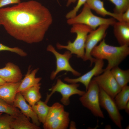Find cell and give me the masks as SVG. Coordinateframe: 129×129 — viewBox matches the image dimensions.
<instances>
[{
  "instance_id": "7a4b0ae2",
  "label": "cell",
  "mask_w": 129,
  "mask_h": 129,
  "mask_svg": "<svg viewBox=\"0 0 129 129\" xmlns=\"http://www.w3.org/2000/svg\"><path fill=\"white\" fill-rule=\"evenodd\" d=\"M129 54L128 46L110 45L106 43L104 39L94 47L91 53L96 59L107 60L108 64L105 69L110 70L118 66Z\"/></svg>"
},
{
  "instance_id": "836d02e7",
  "label": "cell",
  "mask_w": 129,
  "mask_h": 129,
  "mask_svg": "<svg viewBox=\"0 0 129 129\" xmlns=\"http://www.w3.org/2000/svg\"><path fill=\"white\" fill-rule=\"evenodd\" d=\"M68 1L66 5L67 6H68L72 3H74L77 0H67Z\"/></svg>"
},
{
  "instance_id": "6da1fadb",
  "label": "cell",
  "mask_w": 129,
  "mask_h": 129,
  "mask_svg": "<svg viewBox=\"0 0 129 129\" xmlns=\"http://www.w3.org/2000/svg\"><path fill=\"white\" fill-rule=\"evenodd\" d=\"M53 21L49 9L35 0L0 8V25L11 36L29 44L42 41Z\"/></svg>"
},
{
  "instance_id": "5bb4252c",
  "label": "cell",
  "mask_w": 129,
  "mask_h": 129,
  "mask_svg": "<svg viewBox=\"0 0 129 129\" xmlns=\"http://www.w3.org/2000/svg\"><path fill=\"white\" fill-rule=\"evenodd\" d=\"M114 36L120 46L129 45V22H116L113 26Z\"/></svg>"
},
{
  "instance_id": "e0dca14e",
  "label": "cell",
  "mask_w": 129,
  "mask_h": 129,
  "mask_svg": "<svg viewBox=\"0 0 129 129\" xmlns=\"http://www.w3.org/2000/svg\"><path fill=\"white\" fill-rule=\"evenodd\" d=\"M30 67V66L29 67L25 77L21 81L17 93L22 92L38 84L41 80V78L35 77L39 69H35L31 71Z\"/></svg>"
},
{
  "instance_id": "f1b7e54d",
  "label": "cell",
  "mask_w": 129,
  "mask_h": 129,
  "mask_svg": "<svg viewBox=\"0 0 129 129\" xmlns=\"http://www.w3.org/2000/svg\"><path fill=\"white\" fill-rule=\"evenodd\" d=\"M87 0H78L76 6L71 10L67 13L65 17L67 19L73 18L76 15L77 12L81 6L86 3Z\"/></svg>"
},
{
  "instance_id": "7c38bea8",
  "label": "cell",
  "mask_w": 129,
  "mask_h": 129,
  "mask_svg": "<svg viewBox=\"0 0 129 129\" xmlns=\"http://www.w3.org/2000/svg\"><path fill=\"white\" fill-rule=\"evenodd\" d=\"M22 77L18 66L12 63L9 62L4 67L0 69V77L6 82L15 83L21 81Z\"/></svg>"
},
{
  "instance_id": "603a6c76",
  "label": "cell",
  "mask_w": 129,
  "mask_h": 129,
  "mask_svg": "<svg viewBox=\"0 0 129 129\" xmlns=\"http://www.w3.org/2000/svg\"><path fill=\"white\" fill-rule=\"evenodd\" d=\"M114 99L119 110L124 109L126 104L129 101V86L127 85L123 87Z\"/></svg>"
},
{
  "instance_id": "ac0fdd59",
  "label": "cell",
  "mask_w": 129,
  "mask_h": 129,
  "mask_svg": "<svg viewBox=\"0 0 129 129\" xmlns=\"http://www.w3.org/2000/svg\"><path fill=\"white\" fill-rule=\"evenodd\" d=\"M41 85L39 83L20 92L26 101L31 106L35 104L42 98L40 92Z\"/></svg>"
},
{
  "instance_id": "44dd1931",
  "label": "cell",
  "mask_w": 129,
  "mask_h": 129,
  "mask_svg": "<svg viewBox=\"0 0 129 129\" xmlns=\"http://www.w3.org/2000/svg\"><path fill=\"white\" fill-rule=\"evenodd\" d=\"M111 72L116 81L122 88L127 85L129 82V70H123L118 66L111 70Z\"/></svg>"
},
{
  "instance_id": "2e32d148",
  "label": "cell",
  "mask_w": 129,
  "mask_h": 129,
  "mask_svg": "<svg viewBox=\"0 0 129 129\" xmlns=\"http://www.w3.org/2000/svg\"><path fill=\"white\" fill-rule=\"evenodd\" d=\"M86 3L91 10L101 16L104 17L109 16L118 21H122V14H117L107 11L104 7L103 2L101 0H87Z\"/></svg>"
},
{
  "instance_id": "484cf974",
  "label": "cell",
  "mask_w": 129,
  "mask_h": 129,
  "mask_svg": "<svg viewBox=\"0 0 129 129\" xmlns=\"http://www.w3.org/2000/svg\"><path fill=\"white\" fill-rule=\"evenodd\" d=\"M115 5L114 13L121 14L129 8V0H108Z\"/></svg>"
},
{
  "instance_id": "ba28073f",
  "label": "cell",
  "mask_w": 129,
  "mask_h": 129,
  "mask_svg": "<svg viewBox=\"0 0 129 129\" xmlns=\"http://www.w3.org/2000/svg\"><path fill=\"white\" fill-rule=\"evenodd\" d=\"M46 49L48 51L52 53L56 59V69L51 73L50 76L51 80L54 79L59 73L63 71L71 72L75 76H80L81 74L74 69L70 64L69 60L72 57V54L69 51H66L63 54H61L51 44L48 46Z\"/></svg>"
},
{
  "instance_id": "4fadbf2b",
  "label": "cell",
  "mask_w": 129,
  "mask_h": 129,
  "mask_svg": "<svg viewBox=\"0 0 129 129\" xmlns=\"http://www.w3.org/2000/svg\"><path fill=\"white\" fill-rule=\"evenodd\" d=\"M13 105L19 109L22 113L28 118H31L33 123L38 126H40V123L37 115L32 109L31 106L27 103L20 92L17 93Z\"/></svg>"
},
{
  "instance_id": "8fae6325",
  "label": "cell",
  "mask_w": 129,
  "mask_h": 129,
  "mask_svg": "<svg viewBox=\"0 0 129 129\" xmlns=\"http://www.w3.org/2000/svg\"><path fill=\"white\" fill-rule=\"evenodd\" d=\"M94 63L93 68L83 75L74 79L66 77L64 78V81L70 83H81L85 86L86 91L92 78L101 74L104 70L103 69L104 65L103 60L96 59Z\"/></svg>"
},
{
  "instance_id": "74e56055",
  "label": "cell",
  "mask_w": 129,
  "mask_h": 129,
  "mask_svg": "<svg viewBox=\"0 0 129 129\" xmlns=\"http://www.w3.org/2000/svg\"></svg>"
},
{
  "instance_id": "4316f807",
  "label": "cell",
  "mask_w": 129,
  "mask_h": 129,
  "mask_svg": "<svg viewBox=\"0 0 129 129\" xmlns=\"http://www.w3.org/2000/svg\"><path fill=\"white\" fill-rule=\"evenodd\" d=\"M0 115V129H12L11 125L15 118L7 114Z\"/></svg>"
},
{
  "instance_id": "d590c367",
  "label": "cell",
  "mask_w": 129,
  "mask_h": 129,
  "mask_svg": "<svg viewBox=\"0 0 129 129\" xmlns=\"http://www.w3.org/2000/svg\"><path fill=\"white\" fill-rule=\"evenodd\" d=\"M129 126L128 125V126L126 127V129H129Z\"/></svg>"
},
{
  "instance_id": "d6a6232c",
  "label": "cell",
  "mask_w": 129,
  "mask_h": 129,
  "mask_svg": "<svg viewBox=\"0 0 129 129\" xmlns=\"http://www.w3.org/2000/svg\"><path fill=\"white\" fill-rule=\"evenodd\" d=\"M70 129H76V126L75 123L73 121H71L70 126Z\"/></svg>"
},
{
  "instance_id": "4dcf8cb0",
  "label": "cell",
  "mask_w": 129,
  "mask_h": 129,
  "mask_svg": "<svg viewBox=\"0 0 129 129\" xmlns=\"http://www.w3.org/2000/svg\"><path fill=\"white\" fill-rule=\"evenodd\" d=\"M122 21L129 22V8L122 14Z\"/></svg>"
},
{
  "instance_id": "3957f363",
  "label": "cell",
  "mask_w": 129,
  "mask_h": 129,
  "mask_svg": "<svg viewBox=\"0 0 129 129\" xmlns=\"http://www.w3.org/2000/svg\"><path fill=\"white\" fill-rule=\"evenodd\" d=\"M72 25L70 32L76 34V38L73 42L69 41L66 45H62L59 43L56 44L59 49H66L71 54L76 55L77 57L83 59L85 54V45L87 35L92 30L86 25L75 24Z\"/></svg>"
},
{
  "instance_id": "e575fe53",
  "label": "cell",
  "mask_w": 129,
  "mask_h": 129,
  "mask_svg": "<svg viewBox=\"0 0 129 129\" xmlns=\"http://www.w3.org/2000/svg\"><path fill=\"white\" fill-rule=\"evenodd\" d=\"M6 82L2 79L0 77V86L1 85Z\"/></svg>"
},
{
  "instance_id": "8d00e7d4",
  "label": "cell",
  "mask_w": 129,
  "mask_h": 129,
  "mask_svg": "<svg viewBox=\"0 0 129 129\" xmlns=\"http://www.w3.org/2000/svg\"><path fill=\"white\" fill-rule=\"evenodd\" d=\"M3 113H0V115L1 114H2Z\"/></svg>"
},
{
  "instance_id": "9a60e30c",
  "label": "cell",
  "mask_w": 129,
  "mask_h": 129,
  "mask_svg": "<svg viewBox=\"0 0 129 129\" xmlns=\"http://www.w3.org/2000/svg\"><path fill=\"white\" fill-rule=\"evenodd\" d=\"M21 81L7 82L0 86V98L9 104L13 105Z\"/></svg>"
},
{
  "instance_id": "7402d4cb",
  "label": "cell",
  "mask_w": 129,
  "mask_h": 129,
  "mask_svg": "<svg viewBox=\"0 0 129 129\" xmlns=\"http://www.w3.org/2000/svg\"><path fill=\"white\" fill-rule=\"evenodd\" d=\"M45 101L41 100L32 106V109L37 115L39 122L43 124L44 123L50 107Z\"/></svg>"
},
{
  "instance_id": "8992f818",
  "label": "cell",
  "mask_w": 129,
  "mask_h": 129,
  "mask_svg": "<svg viewBox=\"0 0 129 129\" xmlns=\"http://www.w3.org/2000/svg\"><path fill=\"white\" fill-rule=\"evenodd\" d=\"M80 85L77 83L68 84L64 83L59 79H57L56 84L49 89L51 91L49 94H47L45 101L48 103L50 97L55 92L60 93L62 96L60 101L63 105L68 106L70 103V98L74 95L81 96L85 91L78 89Z\"/></svg>"
},
{
  "instance_id": "30bf717a",
  "label": "cell",
  "mask_w": 129,
  "mask_h": 129,
  "mask_svg": "<svg viewBox=\"0 0 129 129\" xmlns=\"http://www.w3.org/2000/svg\"><path fill=\"white\" fill-rule=\"evenodd\" d=\"M103 73L93 78L99 87L114 98L122 88L113 76L111 70L104 69Z\"/></svg>"
},
{
  "instance_id": "83f0119b",
  "label": "cell",
  "mask_w": 129,
  "mask_h": 129,
  "mask_svg": "<svg viewBox=\"0 0 129 129\" xmlns=\"http://www.w3.org/2000/svg\"><path fill=\"white\" fill-rule=\"evenodd\" d=\"M7 51L15 53L22 57H25L27 55L25 52L18 47L11 48L0 43V51Z\"/></svg>"
},
{
  "instance_id": "f546056e",
  "label": "cell",
  "mask_w": 129,
  "mask_h": 129,
  "mask_svg": "<svg viewBox=\"0 0 129 129\" xmlns=\"http://www.w3.org/2000/svg\"><path fill=\"white\" fill-rule=\"evenodd\" d=\"M21 2V0H0V8L10 4H17Z\"/></svg>"
},
{
  "instance_id": "cb8c5ba5",
  "label": "cell",
  "mask_w": 129,
  "mask_h": 129,
  "mask_svg": "<svg viewBox=\"0 0 129 129\" xmlns=\"http://www.w3.org/2000/svg\"><path fill=\"white\" fill-rule=\"evenodd\" d=\"M69 113L64 110L51 124L49 129H66L69 123Z\"/></svg>"
},
{
  "instance_id": "1f68e13d",
  "label": "cell",
  "mask_w": 129,
  "mask_h": 129,
  "mask_svg": "<svg viewBox=\"0 0 129 129\" xmlns=\"http://www.w3.org/2000/svg\"><path fill=\"white\" fill-rule=\"evenodd\" d=\"M126 113L128 114L129 113V101L126 104L124 109Z\"/></svg>"
},
{
  "instance_id": "d6986e66",
  "label": "cell",
  "mask_w": 129,
  "mask_h": 129,
  "mask_svg": "<svg viewBox=\"0 0 129 129\" xmlns=\"http://www.w3.org/2000/svg\"><path fill=\"white\" fill-rule=\"evenodd\" d=\"M12 129H40V128L31 122L29 118L21 113L11 122Z\"/></svg>"
},
{
  "instance_id": "9c48e42d",
  "label": "cell",
  "mask_w": 129,
  "mask_h": 129,
  "mask_svg": "<svg viewBox=\"0 0 129 129\" xmlns=\"http://www.w3.org/2000/svg\"><path fill=\"white\" fill-rule=\"evenodd\" d=\"M99 101L100 106L107 111L113 122L119 128L122 129V121L123 118L114 98L100 88Z\"/></svg>"
},
{
  "instance_id": "d4e9b609",
  "label": "cell",
  "mask_w": 129,
  "mask_h": 129,
  "mask_svg": "<svg viewBox=\"0 0 129 129\" xmlns=\"http://www.w3.org/2000/svg\"><path fill=\"white\" fill-rule=\"evenodd\" d=\"M5 113L15 118L21 112L16 107L13 105L7 103L0 98V113Z\"/></svg>"
},
{
  "instance_id": "277c9868",
  "label": "cell",
  "mask_w": 129,
  "mask_h": 129,
  "mask_svg": "<svg viewBox=\"0 0 129 129\" xmlns=\"http://www.w3.org/2000/svg\"><path fill=\"white\" fill-rule=\"evenodd\" d=\"M116 22L115 19L112 17L104 18L98 16L94 14L91 10L86 3L81 12L71 18L67 19V23L69 25L80 24L86 25L92 30H94L103 24L113 26Z\"/></svg>"
},
{
  "instance_id": "ffe728a7",
  "label": "cell",
  "mask_w": 129,
  "mask_h": 129,
  "mask_svg": "<svg viewBox=\"0 0 129 129\" xmlns=\"http://www.w3.org/2000/svg\"><path fill=\"white\" fill-rule=\"evenodd\" d=\"M63 105L58 102L54 103L50 108L45 121L43 124L45 129H49L52 123L64 111Z\"/></svg>"
},
{
  "instance_id": "52a82bcc",
  "label": "cell",
  "mask_w": 129,
  "mask_h": 129,
  "mask_svg": "<svg viewBox=\"0 0 129 129\" xmlns=\"http://www.w3.org/2000/svg\"><path fill=\"white\" fill-rule=\"evenodd\" d=\"M110 26L107 24H102L96 29L92 30L87 35L85 43V54L83 59L84 61L89 60L91 66L96 59L91 56V52L99 42L104 39L106 31Z\"/></svg>"
},
{
  "instance_id": "5b68a950",
  "label": "cell",
  "mask_w": 129,
  "mask_h": 129,
  "mask_svg": "<svg viewBox=\"0 0 129 129\" xmlns=\"http://www.w3.org/2000/svg\"><path fill=\"white\" fill-rule=\"evenodd\" d=\"M100 88L93 79L91 80L85 93L79 100L82 105L90 110L95 116L104 118L99 101Z\"/></svg>"
}]
</instances>
